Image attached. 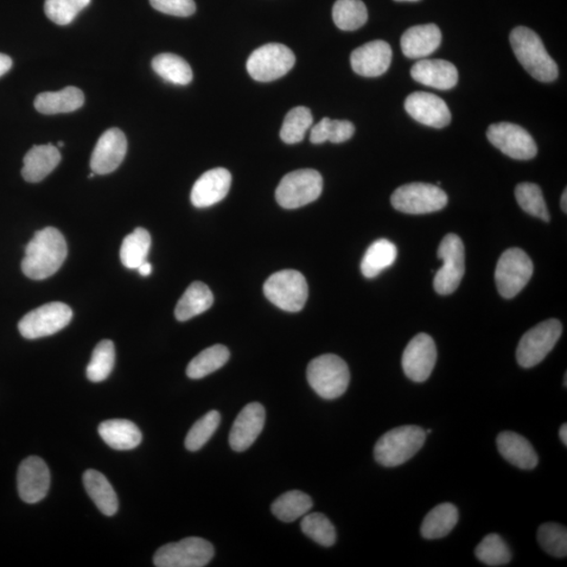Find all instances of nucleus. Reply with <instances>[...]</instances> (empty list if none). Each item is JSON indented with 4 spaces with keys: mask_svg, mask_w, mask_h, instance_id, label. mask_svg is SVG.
<instances>
[{
    "mask_svg": "<svg viewBox=\"0 0 567 567\" xmlns=\"http://www.w3.org/2000/svg\"><path fill=\"white\" fill-rule=\"evenodd\" d=\"M354 132L355 127L350 121L324 118L311 130L310 142L314 144L343 143L352 139Z\"/></svg>",
    "mask_w": 567,
    "mask_h": 567,
    "instance_id": "e433bc0d",
    "label": "nucleus"
},
{
    "mask_svg": "<svg viewBox=\"0 0 567 567\" xmlns=\"http://www.w3.org/2000/svg\"><path fill=\"white\" fill-rule=\"evenodd\" d=\"M516 199L525 212L544 222H550L543 190L534 183H520L515 189Z\"/></svg>",
    "mask_w": 567,
    "mask_h": 567,
    "instance_id": "ea45409f",
    "label": "nucleus"
},
{
    "mask_svg": "<svg viewBox=\"0 0 567 567\" xmlns=\"http://www.w3.org/2000/svg\"><path fill=\"white\" fill-rule=\"evenodd\" d=\"M214 304V295L208 286L202 282H194L178 302L175 316L178 321L187 322L204 314Z\"/></svg>",
    "mask_w": 567,
    "mask_h": 567,
    "instance_id": "c85d7f7f",
    "label": "nucleus"
},
{
    "mask_svg": "<svg viewBox=\"0 0 567 567\" xmlns=\"http://www.w3.org/2000/svg\"><path fill=\"white\" fill-rule=\"evenodd\" d=\"M301 528L306 536L325 547L336 543L335 527L322 513L306 514L301 522Z\"/></svg>",
    "mask_w": 567,
    "mask_h": 567,
    "instance_id": "79ce46f5",
    "label": "nucleus"
},
{
    "mask_svg": "<svg viewBox=\"0 0 567 567\" xmlns=\"http://www.w3.org/2000/svg\"><path fill=\"white\" fill-rule=\"evenodd\" d=\"M68 256V245L62 233L54 227L37 232L25 247L22 270L32 279H44L55 275Z\"/></svg>",
    "mask_w": 567,
    "mask_h": 567,
    "instance_id": "f257e3e1",
    "label": "nucleus"
},
{
    "mask_svg": "<svg viewBox=\"0 0 567 567\" xmlns=\"http://www.w3.org/2000/svg\"><path fill=\"white\" fill-rule=\"evenodd\" d=\"M405 108L417 123L434 127V129H444L450 124L452 120L447 104L434 94L413 93L407 96Z\"/></svg>",
    "mask_w": 567,
    "mask_h": 567,
    "instance_id": "f3484780",
    "label": "nucleus"
},
{
    "mask_svg": "<svg viewBox=\"0 0 567 567\" xmlns=\"http://www.w3.org/2000/svg\"><path fill=\"white\" fill-rule=\"evenodd\" d=\"M559 436H560V439H562V442L564 444V445L566 447V444H567V425H566V424H564L562 426V428H560Z\"/></svg>",
    "mask_w": 567,
    "mask_h": 567,
    "instance_id": "8fccbe9b",
    "label": "nucleus"
},
{
    "mask_svg": "<svg viewBox=\"0 0 567 567\" xmlns=\"http://www.w3.org/2000/svg\"><path fill=\"white\" fill-rule=\"evenodd\" d=\"M537 540L549 555L556 558L566 557L567 531L565 526L555 522H546L538 528Z\"/></svg>",
    "mask_w": 567,
    "mask_h": 567,
    "instance_id": "37998d69",
    "label": "nucleus"
},
{
    "mask_svg": "<svg viewBox=\"0 0 567 567\" xmlns=\"http://www.w3.org/2000/svg\"><path fill=\"white\" fill-rule=\"evenodd\" d=\"M497 448L505 460L522 470L537 467L539 458L533 445L517 433L506 431L497 437Z\"/></svg>",
    "mask_w": 567,
    "mask_h": 567,
    "instance_id": "b1692460",
    "label": "nucleus"
},
{
    "mask_svg": "<svg viewBox=\"0 0 567 567\" xmlns=\"http://www.w3.org/2000/svg\"><path fill=\"white\" fill-rule=\"evenodd\" d=\"M82 480H84L87 493L102 514L114 516L118 512L117 494L104 474L96 470H87Z\"/></svg>",
    "mask_w": 567,
    "mask_h": 567,
    "instance_id": "bb28decb",
    "label": "nucleus"
},
{
    "mask_svg": "<svg viewBox=\"0 0 567 567\" xmlns=\"http://www.w3.org/2000/svg\"><path fill=\"white\" fill-rule=\"evenodd\" d=\"M397 257L398 248L392 242L386 239L375 241L362 258L361 273L367 279L377 278L382 270L394 264Z\"/></svg>",
    "mask_w": 567,
    "mask_h": 567,
    "instance_id": "7c9ffc66",
    "label": "nucleus"
},
{
    "mask_svg": "<svg viewBox=\"0 0 567 567\" xmlns=\"http://www.w3.org/2000/svg\"><path fill=\"white\" fill-rule=\"evenodd\" d=\"M323 191V178L315 169H298L287 174L276 191L279 206L296 209L308 206L320 197Z\"/></svg>",
    "mask_w": 567,
    "mask_h": 567,
    "instance_id": "39448f33",
    "label": "nucleus"
},
{
    "mask_svg": "<svg viewBox=\"0 0 567 567\" xmlns=\"http://www.w3.org/2000/svg\"><path fill=\"white\" fill-rule=\"evenodd\" d=\"M59 148H62V146H65V143H63V142H59Z\"/></svg>",
    "mask_w": 567,
    "mask_h": 567,
    "instance_id": "864d4df0",
    "label": "nucleus"
},
{
    "mask_svg": "<svg viewBox=\"0 0 567 567\" xmlns=\"http://www.w3.org/2000/svg\"><path fill=\"white\" fill-rule=\"evenodd\" d=\"M395 2H398V3H403V2L416 3V2H418V0H395Z\"/></svg>",
    "mask_w": 567,
    "mask_h": 567,
    "instance_id": "603ef678",
    "label": "nucleus"
},
{
    "mask_svg": "<svg viewBox=\"0 0 567 567\" xmlns=\"http://www.w3.org/2000/svg\"><path fill=\"white\" fill-rule=\"evenodd\" d=\"M73 311L67 304L49 303L25 315L18 324V330L24 339H41L59 333L71 323Z\"/></svg>",
    "mask_w": 567,
    "mask_h": 567,
    "instance_id": "f8f14e48",
    "label": "nucleus"
},
{
    "mask_svg": "<svg viewBox=\"0 0 567 567\" xmlns=\"http://www.w3.org/2000/svg\"><path fill=\"white\" fill-rule=\"evenodd\" d=\"M99 435L114 450L129 451L142 442V433L138 426L126 419H110L101 423Z\"/></svg>",
    "mask_w": 567,
    "mask_h": 567,
    "instance_id": "a878e982",
    "label": "nucleus"
},
{
    "mask_svg": "<svg viewBox=\"0 0 567 567\" xmlns=\"http://www.w3.org/2000/svg\"><path fill=\"white\" fill-rule=\"evenodd\" d=\"M114 365V345L110 340L101 341L95 347L90 364L87 368V377L93 382L105 380Z\"/></svg>",
    "mask_w": 567,
    "mask_h": 567,
    "instance_id": "a19ab883",
    "label": "nucleus"
},
{
    "mask_svg": "<svg viewBox=\"0 0 567 567\" xmlns=\"http://www.w3.org/2000/svg\"><path fill=\"white\" fill-rule=\"evenodd\" d=\"M137 270L142 277H149L152 271V267L148 261H145V262L140 265Z\"/></svg>",
    "mask_w": 567,
    "mask_h": 567,
    "instance_id": "09e8293b",
    "label": "nucleus"
},
{
    "mask_svg": "<svg viewBox=\"0 0 567 567\" xmlns=\"http://www.w3.org/2000/svg\"><path fill=\"white\" fill-rule=\"evenodd\" d=\"M442 32L436 24L416 25L401 36V50L407 59H417L434 53L441 46Z\"/></svg>",
    "mask_w": 567,
    "mask_h": 567,
    "instance_id": "5701e85b",
    "label": "nucleus"
},
{
    "mask_svg": "<svg viewBox=\"0 0 567 567\" xmlns=\"http://www.w3.org/2000/svg\"><path fill=\"white\" fill-rule=\"evenodd\" d=\"M562 334V324L555 318L535 326L521 337L516 358L522 368H533L540 364Z\"/></svg>",
    "mask_w": 567,
    "mask_h": 567,
    "instance_id": "1a4fd4ad",
    "label": "nucleus"
},
{
    "mask_svg": "<svg viewBox=\"0 0 567 567\" xmlns=\"http://www.w3.org/2000/svg\"><path fill=\"white\" fill-rule=\"evenodd\" d=\"M437 361L434 340L425 334H419L407 343L401 360L407 379L424 382L430 378Z\"/></svg>",
    "mask_w": 567,
    "mask_h": 567,
    "instance_id": "2eb2a0df",
    "label": "nucleus"
},
{
    "mask_svg": "<svg viewBox=\"0 0 567 567\" xmlns=\"http://www.w3.org/2000/svg\"><path fill=\"white\" fill-rule=\"evenodd\" d=\"M392 206L409 215L438 212L448 204V196L436 186L428 183H409L398 187L391 197Z\"/></svg>",
    "mask_w": 567,
    "mask_h": 567,
    "instance_id": "0eeeda50",
    "label": "nucleus"
},
{
    "mask_svg": "<svg viewBox=\"0 0 567 567\" xmlns=\"http://www.w3.org/2000/svg\"><path fill=\"white\" fill-rule=\"evenodd\" d=\"M229 358H231V352L223 345H214L203 350L189 362L187 369V377L191 380L206 378L225 366Z\"/></svg>",
    "mask_w": 567,
    "mask_h": 567,
    "instance_id": "473e14b6",
    "label": "nucleus"
},
{
    "mask_svg": "<svg viewBox=\"0 0 567 567\" xmlns=\"http://www.w3.org/2000/svg\"><path fill=\"white\" fill-rule=\"evenodd\" d=\"M12 59L8 55L0 54V78L10 71Z\"/></svg>",
    "mask_w": 567,
    "mask_h": 567,
    "instance_id": "de8ad7c7",
    "label": "nucleus"
},
{
    "mask_svg": "<svg viewBox=\"0 0 567 567\" xmlns=\"http://www.w3.org/2000/svg\"><path fill=\"white\" fill-rule=\"evenodd\" d=\"M265 407L259 403L246 405L235 418L229 444L235 452H244L250 449L263 431L265 425Z\"/></svg>",
    "mask_w": 567,
    "mask_h": 567,
    "instance_id": "6ab92c4d",
    "label": "nucleus"
},
{
    "mask_svg": "<svg viewBox=\"0 0 567 567\" xmlns=\"http://www.w3.org/2000/svg\"><path fill=\"white\" fill-rule=\"evenodd\" d=\"M50 474L47 463L41 457L25 458L18 468L17 489L21 498L30 505L41 501L47 496Z\"/></svg>",
    "mask_w": 567,
    "mask_h": 567,
    "instance_id": "dca6fc26",
    "label": "nucleus"
},
{
    "mask_svg": "<svg viewBox=\"0 0 567 567\" xmlns=\"http://www.w3.org/2000/svg\"><path fill=\"white\" fill-rule=\"evenodd\" d=\"M152 69L165 81L177 86H187L193 80L188 63L175 54H160L151 61Z\"/></svg>",
    "mask_w": 567,
    "mask_h": 567,
    "instance_id": "72a5a7b5",
    "label": "nucleus"
},
{
    "mask_svg": "<svg viewBox=\"0 0 567 567\" xmlns=\"http://www.w3.org/2000/svg\"><path fill=\"white\" fill-rule=\"evenodd\" d=\"M61 155L53 144L35 145L23 159L22 174L27 182H41L59 167Z\"/></svg>",
    "mask_w": 567,
    "mask_h": 567,
    "instance_id": "393cba45",
    "label": "nucleus"
},
{
    "mask_svg": "<svg viewBox=\"0 0 567 567\" xmlns=\"http://www.w3.org/2000/svg\"><path fill=\"white\" fill-rule=\"evenodd\" d=\"M566 195H567V193H566V189H565V190H564V193H563V195H562V210H563V212H564L565 214L567 213V206H566V200H567V199H566Z\"/></svg>",
    "mask_w": 567,
    "mask_h": 567,
    "instance_id": "3c124183",
    "label": "nucleus"
},
{
    "mask_svg": "<svg viewBox=\"0 0 567 567\" xmlns=\"http://www.w3.org/2000/svg\"><path fill=\"white\" fill-rule=\"evenodd\" d=\"M414 80L436 90H451L458 82V71L453 63L442 59H424L411 69Z\"/></svg>",
    "mask_w": 567,
    "mask_h": 567,
    "instance_id": "4be33fe9",
    "label": "nucleus"
},
{
    "mask_svg": "<svg viewBox=\"0 0 567 567\" xmlns=\"http://www.w3.org/2000/svg\"><path fill=\"white\" fill-rule=\"evenodd\" d=\"M530 257L520 248H509L501 254L495 270V282L501 297L513 298L525 288L533 276Z\"/></svg>",
    "mask_w": 567,
    "mask_h": 567,
    "instance_id": "6e6552de",
    "label": "nucleus"
},
{
    "mask_svg": "<svg viewBox=\"0 0 567 567\" xmlns=\"http://www.w3.org/2000/svg\"><path fill=\"white\" fill-rule=\"evenodd\" d=\"M487 137L496 149L515 160H531L538 152L537 144L530 133L517 124H492L488 129Z\"/></svg>",
    "mask_w": 567,
    "mask_h": 567,
    "instance_id": "4468645a",
    "label": "nucleus"
},
{
    "mask_svg": "<svg viewBox=\"0 0 567 567\" xmlns=\"http://www.w3.org/2000/svg\"><path fill=\"white\" fill-rule=\"evenodd\" d=\"M334 22L343 31H355L368 21L367 6L361 0H336L333 9Z\"/></svg>",
    "mask_w": 567,
    "mask_h": 567,
    "instance_id": "c9c22d12",
    "label": "nucleus"
},
{
    "mask_svg": "<svg viewBox=\"0 0 567 567\" xmlns=\"http://www.w3.org/2000/svg\"><path fill=\"white\" fill-rule=\"evenodd\" d=\"M437 256L443 260L444 265L436 272L434 289L438 295L448 296L460 287L466 270L462 239L455 233L445 235L439 245Z\"/></svg>",
    "mask_w": 567,
    "mask_h": 567,
    "instance_id": "ddd939ff",
    "label": "nucleus"
},
{
    "mask_svg": "<svg viewBox=\"0 0 567 567\" xmlns=\"http://www.w3.org/2000/svg\"><path fill=\"white\" fill-rule=\"evenodd\" d=\"M151 244V234L146 229L138 227L125 239L121 245V262L129 270H137L148 259Z\"/></svg>",
    "mask_w": 567,
    "mask_h": 567,
    "instance_id": "2f4dec72",
    "label": "nucleus"
},
{
    "mask_svg": "<svg viewBox=\"0 0 567 567\" xmlns=\"http://www.w3.org/2000/svg\"><path fill=\"white\" fill-rule=\"evenodd\" d=\"M509 41L521 66L533 78L541 82H553L558 78L555 60L546 52L541 38L531 29L518 27L512 31Z\"/></svg>",
    "mask_w": 567,
    "mask_h": 567,
    "instance_id": "f03ea898",
    "label": "nucleus"
},
{
    "mask_svg": "<svg viewBox=\"0 0 567 567\" xmlns=\"http://www.w3.org/2000/svg\"><path fill=\"white\" fill-rule=\"evenodd\" d=\"M150 3L155 10L177 17H188L196 12L194 0H150Z\"/></svg>",
    "mask_w": 567,
    "mask_h": 567,
    "instance_id": "49530a36",
    "label": "nucleus"
},
{
    "mask_svg": "<svg viewBox=\"0 0 567 567\" xmlns=\"http://www.w3.org/2000/svg\"><path fill=\"white\" fill-rule=\"evenodd\" d=\"M265 297L277 307L287 312H298L308 298V284L301 272L282 270L273 273L264 284Z\"/></svg>",
    "mask_w": 567,
    "mask_h": 567,
    "instance_id": "423d86ee",
    "label": "nucleus"
},
{
    "mask_svg": "<svg viewBox=\"0 0 567 567\" xmlns=\"http://www.w3.org/2000/svg\"><path fill=\"white\" fill-rule=\"evenodd\" d=\"M314 507L310 496L301 490H289L272 503L271 512L284 522H293L304 517Z\"/></svg>",
    "mask_w": 567,
    "mask_h": 567,
    "instance_id": "f704fd0d",
    "label": "nucleus"
},
{
    "mask_svg": "<svg viewBox=\"0 0 567 567\" xmlns=\"http://www.w3.org/2000/svg\"><path fill=\"white\" fill-rule=\"evenodd\" d=\"M458 519L457 508L452 503H442L425 516L420 532L425 539H441L454 530Z\"/></svg>",
    "mask_w": 567,
    "mask_h": 567,
    "instance_id": "c756f323",
    "label": "nucleus"
},
{
    "mask_svg": "<svg viewBox=\"0 0 567 567\" xmlns=\"http://www.w3.org/2000/svg\"><path fill=\"white\" fill-rule=\"evenodd\" d=\"M215 556V549L207 540L188 537L179 543L165 544L154 556L157 567H203Z\"/></svg>",
    "mask_w": 567,
    "mask_h": 567,
    "instance_id": "9d476101",
    "label": "nucleus"
},
{
    "mask_svg": "<svg viewBox=\"0 0 567 567\" xmlns=\"http://www.w3.org/2000/svg\"><path fill=\"white\" fill-rule=\"evenodd\" d=\"M314 123L308 107L297 106L286 114L279 136L286 144H297L303 142L306 132Z\"/></svg>",
    "mask_w": 567,
    "mask_h": 567,
    "instance_id": "58836bf2",
    "label": "nucleus"
},
{
    "mask_svg": "<svg viewBox=\"0 0 567 567\" xmlns=\"http://www.w3.org/2000/svg\"><path fill=\"white\" fill-rule=\"evenodd\" d=\"M475 555L480 562L492 567L511 562L512 552L499 535L489 534L477 545Z\"/></svg>",
    "mask_w": 567,
    "mask_h": 567,
    "instance_id": "4c0bfd02",
    "label": "nucleus"
},
{
    "mask_svg": "<svg viewBox=\"0 0 567 567\" xmlns=\"http://www.w3.org/2000/svg\"><path fill=\"white\" fill-rule=\"evenodd\" d=\"M296 56L279 43H270L254 50L246 63L247 72L260 82L282 78L295 67Z\"/></svg>",
    "mask_w": 567,
    "mask_h": 567,
    "instance_id": "9b49d317",
    "label": "nucleus"
},
{
    "mask_svg": "<svg viewBox=\"0 0 567 567\" xmlns=\"http://www.w3.org/2000/svg\"><path fill=\"white\" fill-rule=\"evenodd\" d=\"M91 0H46L44 12L56 24L71 23L79 13L90 5Z\"/></svg>",
    "mask_w": 567,
    "mask_h": 567,
    "instance_id": "a18cd8bd",
    "label": "nucleus"
},
{
    "mask_svg": "<svg viewBox=\"0 0 567 567\" xmlns=\"http://www.w3.org/2000/svg\"><path fill=\"white\" fill-rule=\"evenodd\" d=\"M350 60L356 74L362 78H379L390 68L392 49L384 41H374L355 49Z\"/></svg>",
    "mask_w": 567,
    "mask_h": 567,
    "instance_id": "aec40b11",
    "label": "nucleus"
},
{
    "mask_svg": "<svg viewBox=\"0 0 567 567\" xmlns=\"http://www.w3.org/2000/svg\"><path fill=\"white\" fill-rule=\"evenodd\" d=\"M232 186V175L225 169H214L204 173L191 189L190 200L197 208H206L221 202Z\"/></svg>",
    "mask_w": 567,
    "mask_h": 567,
    "instance_id": "412c9836",
    "label": "nucleus"
},
{
    "mask_svg": "<svg viewBox=\"0 0 567 567\" xmlns=\"http://www.w3.org/2000/svg\"><path fill=\"white\" fill-rule=\"evenodd\" d=\"M426 433L417 425H403L382 435L374 447V458L381 466L398 467L423 448Z\"/></svg>",
    "mask_w": 567,
    "mask_h": 567,
    "instance_id": "7ed1b4c3",
    "label": "nucleus"
},
{
    "mask_svg": "<svg viewBox=\"0 0 567 567\" xmlns=\"http://www.w3.org/2000/svg\"><path fill=\"white\" fill-rule=\"evenodd\" d=\"M566 382H567V375L565 374V377H564V387L565 388H566Z\"/></svg>",
    "mask_w": 567,
    "mask_h": 567,
    "instance_id": "5fc2aeb1",
    "label": "nucleus"
},
{
    "mask_svg": "<svg viewBox=\"0 0 567 567\" xmlns=\"http://www.w3.org/2000/svg\"><path fill=\"white\" fill-rule=\"evenodd\" d=\"M85 104V95L79 88L68 87L59 92H46L37 96L34 105L46 114L71 113Z\"/></svg>",
    "mask_w": 567,
    "mask_h": 567,
    "instance_id": "cd10ccee",
    "label": "nucleus"
},
{
    "mask_svg": "<svg viewBox=\"0 0 567 567\" xmlns=\"http://www.w3.org/2000/svg\"><path fill=\"white\" fill-rule=\"evenodd\" d=\"M307 380L318 397L328 400L339 398L349 387L348 365L334 354L318 356L308 365Z\"/></svg>",
    "mask_w": 567,
    "mask_h": 567,
    "instance_id": "20e7f679",
    "label": "nucleus"
},
{
    "mask_svg": "<svg viewBox=\"0 0 567 567\" xmlns=\"http://www.w3.org/2000/svg\"><path fill=\"white\" fill-rule=\"evenodd\" d=\"M221 416L218 411H209L191 426L186 438V448L190 452L199 451L206 444L219 428Z\"/></svg>",
    "mask_w": 567,
    "mask_h": 567,
    "instance_id": "c03bdc74",
    "label": "nucleus"
},
{
    "mask_svg": "<svg viewBox=\"0 0 567 567\" xmlns=\"http://www.w3.org/2000/svg\"><path fill=\"white\" fill-rule=\"evenodd\" d=\"M127 140L123 131L111 129L104 133L91 158V169L96 175H107L116 170L124 160Z\"/></svg>",
    "mask_w": 567,
    "mask_h": 567,
    "instance_id": "a211bd4d",
    "label": "nucleus"
}]
</instances>
